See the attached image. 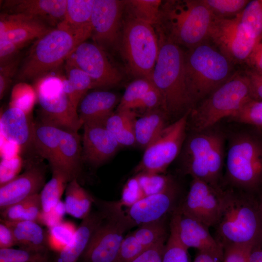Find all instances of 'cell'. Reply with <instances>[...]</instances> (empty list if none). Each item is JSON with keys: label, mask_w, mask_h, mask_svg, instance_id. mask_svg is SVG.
Wrapping results in <instances>:
<instances>
[{"label": "cell", "mask_w": 262, "mask_h": 262, "mask_svg": "<svg viewBox=\"0 0 262 262\" xmlns=\"http://www.w3.org/2000/svg\"><path fill=\"white\" fill-rule=\"evenodd\" d=\"M82 162V146L78 132L62 129L57 170L66 174L71 181L78 179Z\"/></svg>", "instance_id": "cell-27"}, {"label": "cell", "mask_w": 262, "mask_h": 262, "mask_svg": "<svg viewBox=\"0 0 262 262\" xmlns=\"http://www.w3.org/2000/svg\"></svg>", "instance_id": "cell-60"}, {"label": "cell", "mask_w": 262, "mask_h": 262, "mask_svg": "<svg viewBox=\"0 0 262 262\" xmlns=\"http://www.w3.org/2000/svg\"><path fill=\"white\" fill-rule=\"evenodd\" d=\"M213 15L203 0H167L162 3L159 33L190 49L206 41Z\"/></svg>", "instance_id": "cell-2"}, {"label": "cell", "mask_w": 262, "mask_h": 262, "mask_svg": "<svg viewBox=\"0 0 262 262\" xmlns=\"http://www.w3.org/2000/svg\"><path fill=\"white\" fill-rule=\"evenodd\" d=\"M251 246L230 245L224 246L222 262H250Z\"/></svg>", "instance_id": "cell-48"}, {"label": "cell", "mask_w": 262, "mask_h": 262, "mask_svg": "<svg viewBox=\"0 0 262 262\" xmlns=\"http://www.w3.org/2000/svg\"><path fill=\"white\" fill-rule=\"evenodd\" d=\"M48 252L41 253L21 248L0 249V262H38Z\"/></svg>", "instance_id": "cell-46"}, {"label": "cell", "mask_w": 262, "mask_h": 262, "mask_svg": "<svg viewBox=\"0 0 262 262\" xmlns=\"http://www.w3.org/2000/svg\"><path fill=\"white\" fill-rule=\"evenodd\" d=\"M0 155L1 159H11L20 155L22 148L17 144L5 139L0 135Z\"/></svg>", "instance_id": "cell-53"}, {"label": "cell", "mask_w": 262, "mask_h": 262, "mask_svg": "<svg viewBox=\"0 0 262 262\" xmlns=\"http://www.w3.org/2000/svg\"><path fill=\"white\" fill-rule=\"evenodd\" d=\"M67 0H6L5 13L19 14L42 21L52 27L64 19Z\"/></svg>", "instance_id": "cell-22"}, {"label": "cell", "mask_w": 262, "mask_h": 262, "mask_svg": "<svg viewBox=\"0 0 262 262\" xmlns=\"http://www.w3.org/2000/svg\"><path fill=\"white\" fill-rule=\"evenodd\" d=\"M257 201L259 205V207L262 217V187L256 195Z\"/></svg>", "instance_id": "cell-58"}, {"label": "cell", "mask_w": 262, "mask_h": 262, "mask_svg": "<svg viewBox=\"0 0 262 262\" xmlns=\"http://www.w3.org/2000/svg\"><path fill=\"white\" fill-rule=\"evenodd\" d=\"M136 112L131 110H115L104 122L106 129L115 138L120 147L136 145L134 126Z\"/></svg>", "instance_id": "cell-32"}, {"label": "cell", "mask_w": 262, "mask_h": 262, "mask_svg": "<svg viewBox=\"0 0 262 262\" xmlns=\"http://www.w3.org/2000/svg\"><path fill=\"white\" fill-rule=\"evenodd\" d=\"M229 118L237 123L262 128V100H249Z\"/></svg>", "instance_id": "cell-41"}, {"label": "cell", "mask_w": 262, "mask_h": 262, "mask_svg": "<svg viewBox=\"0 0 262 262\" xmlns=\"http://www.w3.org/2000/svg\"><path fill=\"white\" fill-rule=\"evenodd\" d=\"M168 116L166 112L159 108L137 117L134 126L136 145L144 149L148 147L167 126Z\"/></svg>", "instance_id": "cell-31"}, {"label": "cell", "mask_w": 262, "mask_h": 262, "mask_svg": "<svg viewBox=\"0 0 262 262\" xmlns=\"http://www.w3.org/2000/svg\"><path fill=\"white\" fill-rule=\"evenodd\" d=\"M167 240L160 241L148 247L131 262H162L164 251Z\"/></svg>", "instance_id": "cell-50"}, {"label": "cell", "mask_w": 262, "mask_h": 262, "mask_svg": "<svg viewBox=\"0 0 262 262\" xmlns=\"http://www.w3.org/2000/svg\"><path fill=\"white\" fill-rule=\"evenodd\" d=\"M159 50L151 81L162 98L169 115L180 117L193 106L184 74L185 52L180 46L160 33Z\"/></svg>", "instance_id": "cell-3"}, {"label": "cell", "mask_w": 262, "mask_h": 262, "mask_svg": "<svg viewBox=\"0 0 262 262\" xmlns=\"http://www.w3.org/2000/svg\"><path fill=\"white\" fill-rule=\"evenodd\" d=\"M174 182L171 177L163 174H134L124 185L119 201L123 206L129 208L142 199L163 191Z\"/></svg>", "instance_id": "cell-23"}, {"label": "cell", "mask_w": 262, "mask_h": 262, "mask_svg": "<svg viewBox=\"0 0 262 262\" xmlns=\"http://www.w3.org/2000/svg\"><path fill=\"white\" fill-rule=\"evenodd\" d=\"M162 3L160 0H130L126 6L129 16L154 25L158 22Z\"/></svg>", "instance_id": "cell-37"}, {"label": "cell", "mask_w": 262, "mask_h": 262, "mask_svg": "<svg viewBox=\"0 0 262 262\" xmlns=\"http://www.w3.org/2000/svg\"><path fill=\"white\" fill-rule=\"evenodd\" d=\"M188 250L180 240L174 225L170 222L169 234L165 245L162 262H189Z\"/></svg>", "instance_id": "cell-40"}, {"label": "cell", "mask_w": 262, "mask_h": 262, "mask_svg": "<svg viewBox=\"0 0 262 262\" xmlns=\"http://www.w3.org/2000/svg\"><path fill=\"white\" fill-rule=\"evenodd\" d=\"M3 221L12 229L16 246L19 248L36 252H49L48 232L38 222Z\"/></svg>", "instance_id": "cell-28"}, {"label": "cell", "mask_w": 262, "mask_h": 262, "mask_svg": "<svg viewBox=\"0 0 262 262\" xmlns=\"http://www.w3.org/2000/svg\"><path fill=\"white\" fill-rule=\"evenodd\" d=\"M223 187L215 188L197 179L192 178L189 191L177 210L208 228L215 227L221 214Z\"/></svg>", "instance_id": "cell-14"}, {"label": "cell", "mask_w": 262, "mask_h": 262, "mask_svg": "<svg viewBox=\"0 0 262 262\" xmlns=\"http://www.w3.org/2000/svg\"><path fill=\"white\" fill-rule=\"evenodd\" d=\"M153 25L128 16L123 23L121 49L131 73L151 81L159 50Z\"/></svg>", "instance_id": "cell-10"}, {"label": "cell", "mask_w": 262, "mask_h": 262, "mask_svg": "<svg viewBox=\"0 0 262 262\" xmlns=\"http://www.w3.org/2000/svg\"><path fill=\"white\" fill-rule=\"evenodd\" d=\"M66 68V78L81 100L87 94L89 90L96 88L92 79L82 70L68 62H67Z\"/></svg>", "instance_id": "cell-42"}, {"label": "cell", "mask_w": 262, "mask_h": 262, "mask_svg": "<svg viewBox=\"0 0 262 262\" xmlns=\"http://www.w3.org/2000/svg\"><path fill=\"white\" fill-rule=\"evenodd\" d=\"M38 262H52V261L50 260L48 254L43 257L41 260H40Z\"/></svg>", "instance_id": "cell-59"}, {"label": "cell", "mask_w": 262, "mask_h": 262, "mask_svg": "<svg viewBox=\"0 0 262 262\" xmlns=\"http://www.w3.org/2000/svg\"><path fill=\"white\" fill-rule=\"evenodd\" d=\"M179 195V189L174 182L163 191L132 205L127 213L138 225L157 220L176 209L180 203Z\"/></svg>", "instance_id": "cell-19"}, {"label": "cell", "mask_w": 262, "mask_h": 262, "mask_svg": "<svg viewBox=\"0 0 262 262\" xmlns=\"http://www.w3.org/2000/svg\"><path fill=\"white\" fill-rule=\"evenodd\" d=\"M221 262L210 254L198 252L193 262Z\"/></svg>", "instance_id": "cell-56"}, {"label": "cell", "mask_w": 262, "mask_h": 262, "mask_svg": "<svg viewBox=\"0 0 262 262\" xmlns=\"http://www.w3.org/2000/svg\"><path fill=\"white\" fill-rule=\"evenodd\" d=\"M0 222V249L12 248L16 246L12 230L3 220Z\"/></svg>", "instance_id": "cell-54"}, {"label": "cell", "mask_w": 262, "mask_h": 262, "mask_svg": "<svg viewBox=\"0 0 262 262\" xmlns=\"http://www.w3.org/2000/svg\"><path fill=\"white\" fill-rule=\"evenodd\" d=\"M252 98L246 74L235 73L191 109L188 121L194 132L210 129L222 119L230 117Z\"/></svg>", "instance_id": "cell-7"}, {"label": "cell", "mask_w": 262, "mask_h": 262, "mask_svg": "<svg viewBox=\"0 0 262 262\" xmlns=\"http://www.w3.org/2000/svg\"><path fill=\"white\" fill-rule=\"evenodd\" d=\"M45 170L38 165L28 167L24 172L0 186V211L39 194L45 184Z\"/></svg>", "instance_id": "cell-20"}, {"label": "cell", "mask_w": 262, "mask_h": 262, "mask_svg": "<svg viewBox=\"0 0 262 262\" xmlns=\"http://www.w3.org/2000/svg\"><path fill=\"white\" fill-rule=\"evenodd\" d=\"M208 38L231 62L246 61L258 43L243 27L239 14L232 18L213 15Z\"/></svg>", "instance_id": "cell-13"}, {"label": "cell", "mask_w": 262, "mask_h": 262, "mask_svg": "<svg viewBox=\"0 0 262 262\" xmlns=\"http://www.w3.org/2000/svg\"><path fill=\"white\" fill-rule=\"evenodd\" d=\"M215 16L225 17L239 14L249 2L246 0H203Z\"/></svg>", "instance_id": "cell-43"}, {"label": "cell", "mask_w": 262, "mask_h": 262, "mask_svg": "<svg viewBox=\"0 0 262 262\" xmlns=\"http://www.w3.org/2000/svg\"><path fill=\"white\" fill-rule=\"evenodd\" d=\"M126 3L127 0H94L91 37L105 51L116 49L121 42L122 16Z\"/></svg>", "instance_id": "cell-15"}, {"label": "cell", "mask_w": 262, "mask_h": 262, "mask_svg": "<svg viewBox=\"0 0 262 262\" xmlns=\"http://www.w3.org/2000/svg\"></svg>", "instance_id": "cell-61"}, {"label": "cell", "mask_w": 262, "mask_h": 262, "mask_svg": "<svg viewBox=\"0 0 262 262\" xmlns=\"http://www.w3.org/2000/svg\"><path fill=\"white\" fill-rule=\"evenodd\" d=\"M231 63L215 47L205 41L185 52V82L193 107L233 75Z\"/></svg>", "instance_id": "cell-4"}, {"label": "cell", "mask_w": 262, "mask_h": 262, "mask_svg": "<svg viewBox=\"0 0 262 262\" xmlns=\"http://www.w3.org/2000/svg\"><path fill=\"white\" fill-rule=\"evenodd\" d=\"M121 98L113 92L97 90L85 95L77 109L82 124L85 123L104 124L115 111Z\"/></svg>", "instance_id": "cell-24"}, {"label": "cell", "mask_w": 262, "mask_h": 262, "mask_svg": "<svg viewBox=\"0 0 262 262\" xmlns=\"http://www.w3.org/2000/svg\"><path fill=\"white\" fill-rule=\"evenodd\" d=\"M85 40L57 25L34 42L17 72V79L36 80L49 74L67 60L76 47Z\"/></svg>", "instance_id": "cell-8"}, {"label": "cell", "mask_w": 262, "mask_h": 262, "mask_svg": "<svg viewBox=\"0 0 262 262\" xmlns=\"http://www.w3.org/2000/svg\"><path fill=\"white\" fill-rule=\"evenodd\" d=\"M19 59H13L0 65V99H1L10 85L12 78L16 72Z\"/></svg>", "instance_id": "cell-49"}, {"label": "cell", "mask_w": 262, "mask_h": 262, "mask_svg": "<svg viewBox=\"0 0 262 262\" xmlns=\"http://www.w3.org/2000/svg\"><path fill=\"white\" fill-rule=\"evenodd\" d=\"M156 86L152 81L137 78L126 87L115 110H131L149 90Z\"/></svg>", "instance_id": "cell-38"}, {"label": "cell", "mask_w": 262, "mask_h": 262, "mask_svg": "<svg viewBox=\"0 0 262 262\" xmlns=\"http://www.w3.org/2000/svg\"><path fill=\"white\" fill-rule=\"evenodd\" d=\"M40 107V121L65 130L78 132L82 127L76 109L63 89V77L48 74L33 86Z\"/></svg>", "instance_id": "cell-11"}, {"label": "cell", "mask_w": 262, "mask_h": 262, "mask_svg": "<svg viewBox=\"0 0 262 262\" xmlns=\"http://www.w3.org/2000/svg\"><path fill=\"white\" fill-rule=\"evenodd\" d=\"M23 46L7 40L0 41V64L16 58L19 49Z\"/></svg>", "instance_id": "cell-51"}, {"label": "cell", "mask_w": 262, "mask_h": 262, "mask_svg": "<svg viewBox=\"0 0 262 262\" xmlns=\"http://www.w3.org/2000/svg\"><path fill=\"white\" fill-rule=\"evenodd\" d=\"M76 229L67 224L58 223L52 227L48 232L49 248L57 252L61 250L71 241Z\"/></svg>", "instance_id": "cell-44"}, {"label": "cell", "mask_w": 262, "mask_h": 262, "mask_svg": "<svg viewBox=\"0 0 262 262\" xmlns=\"http://www.w3.org/2000/svg\"><path fill=\"white\" fill-rule=\"evenodd\" d=\"M82 160L94 166L100 165L113 157L121 147L104 124H83Z\"/></svg>", "instance_id": "cell-18"}, {"label": "cell", "mask_w": 262, "mask_h": 262, "mask_svg": "<svg viewBox=\"0 0 262 262\" xmlns=\"http://www.w3.org/2000/svg\"><path fill=\"white\" fill-rule=\"evenodd\" d=\"M250 262H262V245L255 246L251 251Z\"/></svg>", "instance_id": "cell-57"}, {"label": "cell", "mask_w": 262, "mask_h": 262, "mask_svg": "<svg viewBox=\"0 0 262 262\" xmlns=\"http://www.w3.org/2000/svg\"><path fill=\"white\" fill-rule=\"evenodd\" d=\"M53 28L40 20L19 14L2 13L0 16V41L25 46Z\"/></svg>", "instance_id": "cell-21"}, {"label": "cell", "mask_w": 262, "mask_h": 262, "mask_svg": "<svg viewBox=\"0 0 262 262\" xmlns=\"http://www.w3.org/2000/svg\"><path fill=\"white\" fill-rule=\"evenodd\" d=\"M62 129L40 121L34 123L33 145L46 159L52 170L58 167V151Z\"/></svg>", "instance_id": "cell-30"}, {"label": "cell", "mask_w": 262, "mask_h": 262, "mask_svg": "<svg viewBox=\"0 0 262 262\" xmlns=\"http://www.w3.org/2000/svg\"><path fill=\"white\" fill-rule=\"evenodd\" d=\"M242 24L258 42L262 38V0L249 1L239 13Z\"/></svg>", "instance_id": "cell-36"}, {"label": "cell", "mask_w": 262, "mask_h": 262, "mask_svg": "<svg viewBox=\"0 0 262 262\" xmlns=\"http://www.w3.org/2000/svg\"><path fill=\"white\" fill-rule=\"evenodd\" d=\"M94 0H67L65 16L60 25L86 40L91 36Z\"/></svg>", "instance_id": "cell-29"}, {"label": "cell", "mask_w": 262, "mask_h": 262, "mask_svg": "<svg viewBox=\"0 0 262 262\" xmlns=\"http://www.w3.org/2000/svg\"><path fill=\"white\" fill-rule=\"evenodd\" d=\"M94 203L105 217L94 231L80 260L81 262H115L124 234L138 224L124 212L119 201L94 198Z\"/></svg>", "instance_id": "cell-9"}, {"label": "cell", "mask_w": 262, "mask_h": 262, "mask_svg": "<svg viewBox=\"0 0 262 262\" xmlns=\"http://www.w3.org/2000/svg\"><path fill=\"white\" fill-rule=\"evenodd\" d=\"M191 110L167 125L145 149L134 169V174L147 172L163 174L180 153L185 141L186 130Z\"/></svg>", "instance_id": "cell-12"}, {"label": "cell", "mask_w": 262, "mask_h": 262, "mask_svg": "<svg viewBox=\"0 0 262 262\" xmlns=\"http://www.w3.org/2000/svg\"><path fill=\"white\" fill-rule=\"evenodd\" d=\"M224 140L221 131L211 128L194 132L186 140L183 149L184 172L215 188H222Z\"/></svg>", "instance_id": "cell-5"}, {"label": "cell", "mask_w": 262, "mask_h": 262, "mask_svg": "<svg viewBox=\"0 0 262 262\" xmlns=\"http://www.w3.org/2000/svg\"><path fill=\"white\" fill-rule=\"evenodd\" d=\"M222 210L214 227L216 240L224 246L262 245V217L255 195L223 187Z\"/></svg>", "instance_id": "cell-1"}, {"label": "cell", "mask_w": 262, "mask_h": 262, "mask_svg": "<svg viewBox=\"0 0 262 262\" xmlns=\"http://www.w3.org/2000/svg\"><path fill=\"white\" fill-rule=\"evenodd\" d=\"M147 249L131 232L124 237L115 262H131Z\"/></svg>", "instance_id": "cell-45"}, {"label": "cell", "mask_w": 262, "mask_h": 262, "mask_svg": "<svg viewBox=\"0 0 262 262\" xmlns=\"http://www.w3.org/2000/svg\"><path fill=\"white\" fill-rule=\"evenodd\" d=\"M52 173L51 179L45 183L39 194L42 211L41 217L49 214L58 205L70 181L67 176L60 170H53Z\"/></svg>", "instance_id": "cell-34"}, {"label": "cell", "mask_w": 262, "mask_h": 262, "mask_svg": "<svg viewBox=\"0 0 262 262\" xmlns=\"http://www.w3.org/2000/svg\"><path fill=\"white\" fill-rule=\"evenodd\" d=\"M23 165V161L20 155L4 159L0 162V186L14 179L19 173Z\"/></svg>", "instance_id": "cell-47"}, {"label": "cell", "mask_w": 262, "mask_h": 262, "mask_svg": "<svg viewBox=\"0 0 262 262\" xmlns=\"http://www.w3.org/2000/svg\"><path fill=\"white\" fill-rule=\"evenodd\" d=\"M229 142L223 186L256 195L262 187V143L245 132Z\"/></svg>", "instance_id": "cell-6"}, {"label": "cell", "mask_w": 262, "mask_h": 262, "mask_svg": "<svg viewBox=\"0 0 262 262\" xmlns=\"http://www.w3.org/2000/svg\"><path fill=\"white\" fill-rule=\"evenodd\" d=\"M31 116L19 109L9 107L0 114V135L22 150L33 145L34 123Z\"/></svg>", "instance_id": "cell-25"}, {"label": "cell", "mask_w": 262, "mask_h": 262, "mask_svg": "<svg viewBox=\"0 0 262 262\" xmlns=\"http://www.w3.org/2000/svg\"><path fill=\"white\" fill-rule=\"evenodd\" d=\"M245 74L249 82L253 98L262 100V73L252 70Z\"/></svg>", "instance_id": "cell-52"}, {"label": "cell", "mask_w": 262, "mask_h": 262, "mask_svg": "<svg viewBox=\"0 0 262 262\" xmlns=\"http://www.w3.org/2000/svg\"><path fill=\"white\" fill-rule=\"evenodd\" d=\"M36 101L37 95L34 87L24 82H20L15 84L12 90L9 106L31 115Z\"/></svg>", "instance_id": "cell-39"}, {"label": "cell", "mask_w": 262, "mask_h": 262, "mask_svg": "<svg viewBox=\"0 0 262 262\" xmlns=\"http://www.w3.org/2000/svg\"><path fill=\"white\" fill-rule=\"evenodd\" d=\"M105 52L95 43L84 41L76 47L67 60L85 72L93 81L96 88L110 87L118 84L122 75Z\"/></svg>", "instance_id": "cell-16"}, {"label": "cell", "mask_w": 262, "mask_h": 262, "mask_svg": "<svg viewBox=\"0 0 262 262\" xmlns=\"http://www.w3.org/2000/svg\"><path fill=\"white\" fill-rule=\"evenodd\" d=\"M165 216L156 221L141 224L132 233L146 248L168 238Z\"/></svg>", "instance_id": "cell-35"}, {"label": "cell", "mask_w": 262, "mask_h": 262, "mask_svg": "<svg viewBox=\"0 0 262 262\" xmlns=\"http://www.w3.org/2000/svg\"><path fill=\"white\" fill-rule=\"evenodd\" d=\"M246 61L254 70L262 73V43H257Z\"/></svg>", "instance_id": "cell-55"}, {"label": "cell", "mask_w": 262, "mask_h": 262, "mask_svg": "<svg viewBox=\"0 0 262 262\" xmlns=\"http://www.w3.org/2000/svg\"><path fill=\"white\" fill-rule=\"evenodd\" d=\"M65 191V212L76 218H86L91 212L94 197L80 185L76 178L68 182Z\"/></svg>", "instance_id": "cell-33"}, {"label": "cell", "mask_w": 262, "mask_h": 262, "mask_svg": "<svg viewBox=\"0 0 262 262\" xmlns=\"http://www.w3.org/2000/svg\"><path fill=\"white\" fill-rule=\"evenodd\" d=\"M170 222L175 228L180 240L187 248H195L222 261L223 247L211 235L209 228L177 209L171 213Z\"/></svg>", "instance_id": "cell-17"}, {"label": "cell", "mask_w": 262, "mask_h": 262, "mask_svg": "<svg viewBox=\"0 0 262 262\" xmlns=\"http://www.w3.org/2000/svg\"><path fill=\"white\" fill-rule=\"evenodd\" d=\"M104 217L103 213L99 209L91 212L86 218L82 219L70 242L57 252L52 262H78L94 231Z\"/></svg>", "instance_id": "cell-26"}]
</instances>
